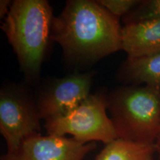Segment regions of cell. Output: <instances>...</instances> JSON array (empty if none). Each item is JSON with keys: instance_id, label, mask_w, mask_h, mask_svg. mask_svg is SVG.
I'll return each instance as SVG.
<instances>
[{"instance_id": "1", "label": "cell", "mask_w": 160, "mask_h": 160, "mask_svg": "<svg viewBox=\"0 0 160 160\" xmlns=\"http://www.w3.org/2000/svg\"><path fill=\"white\" fill-rule=\"evenodd\" d=\"M119 18L98 2L70 0L54 17L51 39L64 54L76 60H93L122 50Z\"/></svg>"}, {"instance_id": "2", "label": "cell", "mask_w": 160, "mask_h": 160, "mask_svg": "<svg viewBox=\"0 0 160 160\" xmlns=\"http://www.w3.org/2000/svg\"><path fill=\"white\" fill-rule=\"evenodd\" d=\"M53 19V10L46 0H16L2 26L22 71L30 80L39 76Z\"/></svg>"}, {"instance_id": "3", "label": "cell", "mask_w": 160, "mask_h": 160, "mask_svg": "<svg viewBox=\"0 0 160 160\" xmlns=\"http://www.w3.org/2000/svg\"><path fill=\"white\" fill-rule=\"evenodd\" d=\"M107 100L119 139L155 143L160 131V88L131 85L117 89Z\"/></svg>"}, {"instance_id": "4", "label": "cell", "mask_w": 160, "mask_h": 160, "mask_svg": "<svg viewBox=\"0 0 160 160\" xmlns=\"http://www.w3.org/2000/svg\"><path fill=\"white\" fill-rule=\"evenodd\" d=\"M108 100L102 94H91L74 109L45 121L48 135L70 134L82 143L102 142L105 145L118 139L111 119L108 117Z\"/></svg>"}, {"instance_id": "5", "label": "cell", "mask_w": 160, "mask_h": 160, "mask_svg": "<svg viewBox=\"0 0 160 160\" xmlns=\"http://www.w3.org/2000/svg\"><path fill=\"white\" fill-rule=\"evenodd\" d=\"M37 106L25 93L3 90L0 94V132L5 138L8 151L13 154L24 140L39 133L41 130Z\"/></svg>"}, {"instance_id": "6", "label": "cell", "mask_w": 160, "mask_h": 160, "mask_svg": "<svg viewBox=\"0 0 160 160\" xmlns=\"http://www.w3.org/2000/svg\"><path fill=\"white\" fill-rule=\"evenodd\" d=\"M92 73H73L55 80L44 91L37 104L41 119L68 113L91 95Z\"/></svg>"}, {"instance_id": "7", "label": "cell", "mask_w": 160, "mask_h": 160, "mask_svg": "<svg viewBox=\"0 0 160 160\" xmlns=\"http://www.w3.org/2000/svg\"><path fill=\"white\" fill-rule=\"evenodd\" d=\"M95 147V142L38 133L24 140L16 153L5 154L1 160H82Z\"/></svg>"}, {"instance_id": "8", "label": "cell", "mask_w": 160, "mask_h": 160, "mask_svg": "<svg viewBox=\"0 0 160 160\" xmlns=\"http://www.w3.org/2000/svg\"><path fill=\"white\" fill-rule=\"evenodd\" d=\"M122 50L128 58L160 53V19L125 25L122 28Z\"/></svg>"}, {"instance_id": "9", "label": "cell", "mask_w": 160, "mask_h": 160, "mask_svg": "<svg viewBox=\"0 0 160 160\" xmlns=\"http://www.w3.org/2000/svg\"><path fill=\"white\" fill-rule=\"evenodd\" d=\"M124 82L160 88V53L146 57L127 58L119 71Z\"/></svg>"}, {"instance_id": "10", "label": "cell", "mask_w": 160, "mask_h": 160, "mask_svg": "<svg viewBox=\"0 0 160 160\" xmlns=\"http://www.w3.org/2000/svg\"><path fill=\"white\" fill-rule=\"evenodd\" d=\"M155 153V144L134 142L118 138L107 144L94 160H153Z\"/></svg>"}, {"instance_id": "11", "label": "cell", "mask_w": 160, "mask_h": 160, "mask_svg": "<svg viewBox=\"0 0 160 160\" xmlns=\"http://www.w3.org/2000/svg\"><path fill=\"white\" fill-rule=\"evenodd\" d=\"M160 19V0L139 1L122 18L125 25Z\"/></svg>"}, {"instance_id": "12", "label": "cell", "mask_w": 160, "mask_h": 160, "mask_svg": "<svg viewBox=\"0 0 160 160\" xmlns=\"http://www.w3.org/2000/svg\"><path fill=\"white\" fill-rule=\"evenodd\" d=\"M97 2L118 18L125 16L139 2V0H99Z\"/></svg>"}, {"instance_id": "13", "label": "cell", "mask_w": 160, "mask_h": 160, "mask_svg": "<svg viewBox=\"0 0 160 160\" xmlns=\"http://www.w3.org/2000/svg\"><path fill=\"white\" fill-rule=\"evenodd\" d=\"M11 2L8 0H1L0 1V17L2 18L7 16L11 6Z\"/></svg>"}, {"instance_id": "14", "label": "cell", "mask_w": 160, "mask_h": 160, "mask_svg": "<svg viewBox=\"0 0 160 160\" xmlns=\"http://www.w3.org/2000/svg\"><path fill=\"white\" fill-rule=\"evenodd\" d=\"M155 147H156V152L158 153L159 156V159L160 160V131L158 133L157 139L155 141Z\"/></svg>"}]
</instances>
